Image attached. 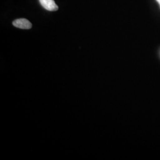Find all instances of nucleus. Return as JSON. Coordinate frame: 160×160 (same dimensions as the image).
<instances>
[{
    "label": "nucleus",
    "mask_w": 160,
    "mask_h": 160,
    "mask_svg": "<svg viewBox=\"0 0 160 160\" xmlns=\"http://www.w3.org/2000/svg\"><path fill=\"white\" fill-rule=\"evenodd\" d=\"M14 26L22 29H30L32 28V24L26 18H19L12 22Z\"/></svg>",
    "instance_id": "nucleus-1"
},
{
    "label": "nucleus",
    "mask_w": 160,
    "mask_h": 160,
    "mask_svg": "<svg viewBox=\"0 0 160 160\" xmlns=\"http://www.w3.org/2000/svg\"><path fill=\"white\" fill-rule=\"evenodd\" d=\"M156 1L158 2V3L160 5V0H156Z\"/></svg>",
    "instance_id": "nucleus-3"
},
{
    "label": "nucleus",
    "mask_w": 160,
    "mask_h": 160,
    "mask_svg": "<svg viewBox=\"0 0 160 160\" xmlns=\"http://www.w3.org/2000/svg\"><path fill=\"white\" fill-rule=\"evenodd\" d=\"M39 2L42 6L48 11L55 12L58 10V6L54 0H39Z\"/></svg>",
    "instance_id": "nucleus-2"
},
{
    "label": "nucleus",
    "mask_w": 160,
    "mask_h": 160,
    "mask_svg": "<svg viewBox=\"0 0 160 160\" xmlns=\"http://www.w3.org/2000/svg\"></svg>",
    "instance_id": "nucleus-4"
}]
</instances>
